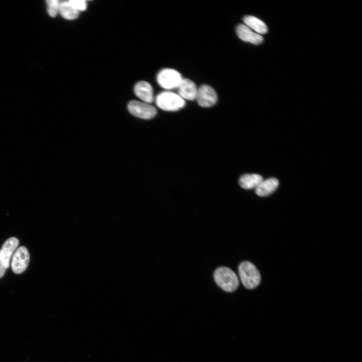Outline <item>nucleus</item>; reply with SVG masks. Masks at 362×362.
Returning <instances> with one entry per match:
<instances>
[{
	"label": "nucleus",
	"mask_w": 362,
	"mask_h": 362,
	"mask_svg": "<svg viewBox=\"0 0 362 362\" xmlns=\"http://www.w3.org/2000/svg\"><path fill=\"white\" fill-rule=\"evenodd\" d=\"M214 278L217 285L227 292L234 291L239 286V282L236 274L227 267H220L216 269Z\"/></svg>",
	"instance_id": "nucleus-1"
},
{
	"label": "nucleus",
	"mask_w": 362,
	"mask_h": 362,
	"mask_svg": "<svg viewBox=\"0 0 362 362\" xmlns=\"http://www.w3.org/2000/svg\"><path fill=\"white\" fill-rule=\"evenodd\" d=\"M238 273L240 280L246 288L253 289L259 284L260 273L251 262L248 261L241 262L238 267Z\"/></svg>",
	"instance_id": "nucleus-2"
},
{
	"label": "nucleus",
	"mask_w": 362,
	"mask_h": 362,
	"mask_svg": "<svg viewBox=\"0 0 362 362\" xmlns=\"http://www.w3.org/2000/svg\"><path fill=\"white\" fill-rule=\"evenodd\" d=\"M155 103L160 109L166 111H176L185 105V100L178 94L164 91L156 97Z\"/></svg>",
	"instance_id": "nucleus-3"
},
{
	"label": "nucleus",
	"mask_w": 362,
	"mask_h": 362,
	"mask_svg": "<svg viewBox=\"0 0 362 362\" xmlns=\"http://www.w3.org/2000/svg\"><path fill=\"white\" fill-rule=\"evenodd\" d=\"M182 79L180 73L171 68L161 70L157 76V81L159 85L167 90L177 88Z\"/></svg>",
	"instance_id": "nucleus-4"
},
{
	"label": "nucleus",
	"mask_w": 362,
	"mask_h": 362,
	"mask_svg": "<svg viewBox=\"0 0 362 362\" xmlns=\"http://www.w3.org/2000/svg\"><path fill=\"white\" fill-rule=\"evenodd\" d=\"M128 109L132 115L143 119H150L155 117L157 113L156 108L153 106L135 100L129 103Z\"/></svg>",
	"instance_id": "nucleus-5"
},
{
	"label": "nucleus",
	"mask_w": 362,
	"mask_h": 362,
	"mask_svg": "<svg viewBox=\"0 0 362 362\" xmlns=\"http://www.w3.org/2000/svg\"><path fill=\"white\" fill-rule=\"evenodd\" d=\"M30 255L27 249L22 246L19 247L13 254L11 267L13 272L20 274L24 272L28 267Z\"/></svg>",
	"instance_id": "nucleus-6"
},
{
	"label": "nucleus",
	"mask_w": 362,
	"mask_h": 362,
	"mask_svg": "<svg viewBox=\"0 0 362 362\" xmlns=\"http://www.w3.org/2000/svg\"><path fill=\"white\" fill-rule=\"evenodd\" d=\"M217 95L214 89L210 85L204 84L198 88L196 100L202 107H210L217 101Z\"/></svg>",
	"instance_id": "nucleus-7"
},
{
	"label": "nucleus",
	"mask_w": 362,
	"mask_h": 362,
	"mask_svg": "<svg viewBox=\"0 0 362 362\" xmlns=\"http://www.w3.org/2000/svg\"><path fill=\"white\" fill-rule=\"evenodd\" d=\"M19 244L17 238L11 237L6 240L0 250V259L7 269L9 267L11 258Z\"/></svg>",
	"instance_id": "nucleus-8"
},
{
	"label": "nucleus",
	"mask_w": 362,
	"mask_h": 362,
	"mask_svg": "<svg viewBox=\"0 0 362 362\" xmlns=\"http://www.w3.org/2000/svg\"><path fill=\"white\" fill-rule=\"evenodd\" d=\"M236 32L238 37L242 40L253 44H259L263 41V37L244 24L237 26Z\"/></svg>",
	"instance_id": "nucleus-9"
},
{
	"label": "nucleus",
	"mask_w": 362,
	"mask_h": 362,
	"mask_svg": "<svg viewBox=\"0 0 362 362\" xmlns=\"http://www.w3.org/2000/svg\"><path fill=\"white\" fill-rule=\"evenodd\" d=\"M177 88L178 95L184 100L193 101L196 99L198 88L192 80L183 78Z\"/></svg>",
	"instance_id": "nucleus-10"
},
{
	"label": "nucleus",
	"mask_w": 362,
	"mask_h": 362,
	"mask_svg": "<svg viewBox=\"0 0 362 362\" xmlns=\"http://www.w3.org/2000/svg\"><path fill=\"white\" fill-rule=\"evenodd\" d=\"M134 91L136 96L144 102L150 104L154 100L152 87L146 81H141L137 83Z\"/></svg>",
	"instance_id": "nucleus-11"
},
{
	"label": "nucleus",
	"mask_w": 362,
	"mask_h": 362,
	"mask_svg": "<svg viewBox=\"0 0 362 362\" xmlns=\"http://www.w3.org/2000/svg\"><path fill=\"white\" fill-rule=\"evenodd\" d=\"M279 185L278 179L274 177L262 180L255 188V193L259 196H267L277 189Z\"/></svg>",
	"instance_id": "nucleus-12"
},
{
	"label": "nucleus",
	"mask_w": 362,
	"mask_h": 362,
	"mask_svg": "<svg viewBox=\"0 0 362 362\" xmlns=\"http://www.w3.org/2000/svg\"><path fill=\"white\" fill-rule=\"evenodd\" d=\"M243 21L244 25L259 35L265 34L267 32L266 24L255 17L246 16L243 18Z\"/></svg>",
	"instance_id": "nucleus-13"
},
{
	"label": "nucleus",
	"mask_w": 362,
	"mask_h": 362,
	"mask_svg": "<svg viewBox=\"0 0 362 362\" xmlns=\"http://www.w3.org/2000/svg\"><path fill=\"white\" fill-rule=\"evenodd\" d=\"M262 180V177L259 174H246L240 177L239 183L242 188L249 190L256 188Z\"/></svg>",
	"instance_id": "nucleus-14"
},
{
	"label": "nucleus",
	"mask_w": 362,
	"mask_h": 362,
	"mask_svg": "<svg viewBox=\"0 0 362 362\" xmlns=\"http://www.w3.org/2000/svg\"><path fill=\"white\" fill-rule=\"evenodd\" d=\"M59 13L63 18L69 20L76 19L79 15V12L71 6L69 1L60 2Z\"/></svg>",
	"instance_id": "nucleus-15"
},
{
	"label": "nucleus",
	"mask_w": 362,
	"mask_h": 362,
	"mask_svg": "<svg viewBox=\"0 0 362 362\" xmlns=\"http://www.w3.org/2000/svg\"><path fill=\"white\" fill-rule=\"evenodd\" d=\"M46 3L49 15L52 17H55L59 12L60 2L58 0H48Z\"/></svg>",
	"instance_id": "nucleus-16"
},
{
	"label": "nucleus",
	"mask_w": 362,
	"mask_h": 362,
	"mask_svg": "<svg viewBox=\"0 0 362 362\" xmlns=\"http://www.w3.org/2000/svg\"><path fill=\"white\" fill-rule=\"evenodd\" d=\"M69 2L71 6L78 12L83 11L86 9L87 4L85 1L70 0Z\"/></svg>",
	"instance_id": "nucleus-17"
},
{
	"label": "nucleus",
	"mask_w": 362,
	"mask_h": 362,
	"mask_svg": "<svg viewBox=\"0 0 362 362\" xmlns=\"http://www.w3.org/2000/svg\"><path fill=\"white\" fill-rule=\"evenodd\" d=\"M7 268L5 267L3 262L0 259V279L2 278L6 271Z\"/></svg>",
	"instance_id": "nucleus-18"
}]
</instances>
